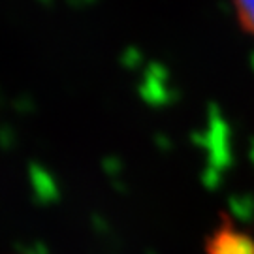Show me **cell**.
<instances>
[{
  "instance_id": "6da1fadb",
  "label": "cell",
  "mask_w": 254,
  "mask_h": 254,
  "mask_svg": "<svg viewBox=\"0 0 254 254\" xmlns=\"http://www.w3.org/2000/svg\"><path fill=\"white\" fill-rule=\"evenodd\" d=\"M205 254H254V237L226 218L207 237Z\"/></svg>"
},
{
  "instance_id": "7a4b0ae2",
  "label": "cell",
  "mask_w": 254,
  "mask_h": 254,
  "mask_svg": "<svg viewBox=\"0 0 254 254\" xmlns=\"http://www.w3.org/2000/svg\"><path fill=\"white\" fill-rule=\"evenodd\" d=\"M234 11L239 27L254 38V0H234Z\"/></svg>"
}]
</instances>
